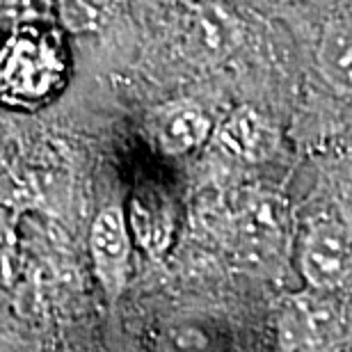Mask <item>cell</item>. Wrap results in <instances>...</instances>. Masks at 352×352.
Masks as SVG:
<instances>
[{
    "mask_svg": "<svg viewBox=\"0 0 352 352\" xmlns=\"http://www.w3.org/2000/svg\"><path fill=\"white\" fill-rule=\"evenodd\" d=\"M110 0H62V16L76 30H87L103 21Z\"/></svg>",
    "mask_w": 352,
    "mask_h": 352,
    "instance_id": "cell-9",
    "label": "cell"
},
{
    "mask_svg": "<svg viewBox=\"0 0 352 352\" xmlns=\"http://www.w3.org/2000/svg\"><path fill=\"white\" fill-rule=\"evenodd\" d=\"M300 272L316 293H332L352 272V238L346 224L332 217L316 220L305 231L298 250Z\"/></svg>",
    "mask_w": 352,
    "mask_h": 352,
    "instance_id": "cell-2",
    "label": "cell"
},
{
    "mask_svg": "<svg viewBox=\"0 0 352 352\" xmlns=\"http://www.w3.org/2000/svg\"><path fill=\"white\" fill-rule=\"evenodd\" d=\"M231 241L245 263H274L288 243V210L281 197L267 190H250L238 199L229 217Z\"/></svg>",
    "mask_w": 352,
    "mask_h": 352,
    "instance_id": "cell-1",
    "label": "cell"
},
{
    "mask_svg": "<svg viewBox=\"0 0 352 352\" xmlns=\"http://www.w3.org/2000/svg\"><path fill=\"white\" fill-rule=\"evenodd\" d=\"M217 144L229 156L241 160H261L272 149V131L265 119L252 108H236L215 131Z\"/></svg>",
    "mask_w": 352,
    "mask_h": 352,
    "instance_id": "cell-6",
    "label": "cell"
},
{
    "mask_svg": "<svg viewBox=\"0 0 352 352\" xmlns=\"http://www.w3.org/2000/svg\"><path fill=\"white\" fill-rule=\"evenodd\" d=\"M62 65L46 41L19 34L7 44L3 91L12 101H37L58 85Z\"/></svg>",
    "mask_w": 352,
    "mask_h": 352,
    "instance_id": "cell-3",
    "label": "cell"
},
{
    "mask_svg": "<svg viewBox=\"0 0 352 352\" xmlns=\"http://www.w3.org/2000/svg\"><path fill=\"white\" fill-rule=\"evenodd\" d=\"M325 311L320 305L309 302H293L284 314L279 316V334L286 350H311L322 343L325 325L329 318H320Z\"/></svg>",
    "mask_w": 352,
    "mask_h": 352,
    "instance_id": "cell-8",
    "label": "cell"
},
{
    "mask_svg": "<svg viewBox=\"0 0 352 352\" xmlns=\"http://www.w3.org/2000/svg\"><path fill=\"white\" fill-rule=\"evenodd\" d=\"M149 133L153 144L167 156H186L210 138L213 122L199 103L172 101L151 112Z\"/></svg>",
    "mask_w": 352,
    "mask_h": 352,
    "instance_id": "cell-5",
    "label": "cell"
},
{
    "mask_svg": "<svg viewBox=\"0 0 352 352\" xmlns=\"http://www.w3.org/2000/svg\"><path fill=\"white\" fill-rule=\"evenodd\" d=\"M89 256L103 293L112 300L119 298L131 267V231L122 208L108 206L96 213L89 229Z\"/></svg>",
    "mask_w": 352,
    "mask_h": 352,
    "instance_id": "cell-4",
    "label": "cell"
},
{
    "mask_svg": "<svg viewBox=\"0 0 352 352\" xmlns=\"http://www.w3.org/2000/svg\"><path fill=\"white\" fill-rule=\"evenodd\" d=\"M316 62L329 87L352 96V19L334 16L322 28Z\"/></svg>",
    "mask_w": 352,
    "mask_h": 352,
    "instance_id": "cell-7",
    "label": "cell"
}]
</instances>
